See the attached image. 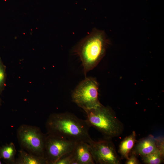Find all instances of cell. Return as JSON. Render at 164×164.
I'll list each match as a JSON object with an SVG mask.
<instances>
[{
	"label": "cell",
	"instance_id": "6da1fadb",
	"mask_svg": "<svg viewBox=\"0 0 164 164\" xmlns=\"http://www.w3.org/2000/svg\"><path fill=\"white\" fill-rule=\"evenodd\" d=\"M47 134L69 140L89 144L93 140L87 121L75 114L65 112L50 114L46 123Z\"/></svg>",
	"mask_w": 164,
	"mask_h": 164
},
{
	"label": "cell",
	"instance_id": "7a4b0ae2",
	"mask_svg": "<svg viewBox=\"0 0 164 164\" xmlns=\"http://www.w3.org/2000/svg\"><path fill=\"white\" fill-rule=\"evenodd\" d=\"M109 43L105 32L94 28L76 45L74 52L79 56L85 75L104 56Z\"/></svg>",
	"mask_w": 164,
	"mask_h": 164
},
{
	"label": "cell",
	"instance_id": "3957f363",
	"mask_svg": "<svg viewBox=\"0 0 164 164\" xmlns=\"http://www.w3.org/2000/svg\"><path fill=\"white\" fill-rule=\"evenodd\" d=\"M85 112L86 120L89 126L100 132L104 138L111 139L122 133L124 129L123 124L109 107L102 105Z\"/></svg>",
	"mask_w": 164,
	"mask_h": 164
},
{
	"label": "cell",
	"instance_id": "277c9868",
	"mask_svg": "<svg viewBox=\"0 0 164 164\" xmlns=\"http://www.w3.org/2000/svg\"><path fill=\"white\" fill-rule=\"evenodd\" d=\"M47 135L36 126L23 124L17 131V137L21 149L36 156L44 158Z\"/></svg>",
	"mask_w": 164,
	"mask_h": 164
},
{
	"label": "cell",
	"instance_id": "5b68a950",
	"mask_svg": "<svg viewBox=\"0 0 164 164\" xmlns=\"http://www.w3.org/2000/svg\"><path fill=\"white\" fill-rule=\"evenodd\" d=\"M98 88L95 78L86 77L73 91L72 100L85 111L97 108L102 105L98 98Z\"/></svg>",
	"mask_w": 164,
	"mask_h": 164
},
{
	"label": "cell",
	"instance_id": "8992f818",
	"mask_svg": "<svg viewBox=\"0 0 164 164\" xmlns=\"http://www.w3.org/2000/svg\"><path fill=\"white\" fill-rule=\"evenodd\" d=\"M95 162L99 164H120L121 159L111 139L92 140L89 144Z\"/></svg>",
	"mask_w": 164,
	"mask_h": 164
},
{
	"label": "cell",
	"instance_id": "52a82bcc",
	"mask_svg": "<svg viewBox=\"0 0 164 164\" xmlns=\"http://www.w3.org/2000/svg\"><path fill=\"white\" fill-rule=\"evenodd\" d=\"M77 142L47 134L44 153L47 164H55L63 156L71 152Z\"/></svg>",
	"mask_w": 164,
	"mask_h": 164
},
{
	"label": "cell",
	"instance_id": "ba28073f",
	"mask_svg": "<svg viewBox=\"0 0 164 164\" xmlns=\"http://www.w3.org/2000/svg\"><path fill=\"white\" fill-rule=\"evenodd\" d=\"M72 153L75 164H94L89 144L83 141L77 142Z\"/></svg>",
	"mask_w": 164,
	"mask_h": 164
},
{
	"label": "cell",
	"instance_id": "9c48e42d",
	"mask_svg": "<svg viewBox=\"0 0 164 164\" xmlns=\"http://www.w3.org/2000/svg\"><path fill=\"white\" fill-rule=\"evenodd\" d=\"M158 149L162 151L158 148L156 138L150 135L140 140L132 152L142 158Z\"/></svg>",
	"mask_w": 164,
	"mask_h": 164
},
{
	"label": "cell",
	"instance_id": "30bf717a",
	"mask_svg": "<svg viewBox=\"0 0 164 164\" xmlns=\"http://www.w3.org/2000/svg\"><path fill=\"white\" fill-rule=\"evenodd\" d=\"M136 133L133 131L132 133L126 137L121 142L118 152L123 159H127L131 153L136 141Z\"/></svg>",
	"mask_w": 164,
	"mask_h": 164
},
{
	"label": "cell",
	"instance_id": "8fae6325",
	"mask_svg": "<svg viewBox=\"0 0 164 164\" xmlns=\"http://www.w3.org/2000/svg\"><path fill=\"white\" fill-rule=\"evenodd\" d=\"M15 164H47V163L44 158L35 155L21 149Z\"/></svg>",
	"mask_w": 164,
	"mask_h": 164
},
{
	"label": "cell",
	"instance_id": "7c38bea8",
	"mask_svg": "<svg viewBox=\"0 0 164 164\" xmlns=\"http://www.w3.org/2000/svg\"><path fill=\"white\" fill-rule=\"evenodd\" d=\"M16 152L15 147L13 143L4 146L0 149L1 157L11 164H15Z\"/></svg>",
	"mask_w": 164,
	"mask_h": 164
},
{
	"label": "cell",
	"instance_id": "4fadbf2b",
	"mask_svg": "<svg viewBox=\"0 0 164 164\" xmlns=\"http://www.w3.org/2000/svg\"><path fill=\"white\" fill-rule=\"evenodd\" d=\"M164 151L158 149L142 158L143 162L146 164H160L164 161Z\"/></svg>",
	"mask_w": 164,
	"mask_h": 164
},
{
	"label": "cell",
	"instance_id": "5bb4252c",
	"mask_svg": "<svg viewBox=\"0 0 164 164\" xmlns=\"http://www.w3.org/2000/svg\"><path fill=\"white\" fill-rule=\"evenodd\" d=\"M72 151L63 156L55 164H75Z\"/></svg>",
	"mask_w": 164,
	"mask_h": 164
},
{
	"label": "cell",
	"instance_id": "9a60e30c",
	"mask_svg": "<svg viewBox=\"0 0 164 164\" xmlns=\"http://www.w3.org/2000/svg\"><path fill=\"white\" fill-rule=\"evenodd\" d=\"M5 67L0 58V93L4 89L6 80Z\"/></svg>",
	"mask_w": 164,
	"mask_h": 164
},
{
	"label": "cell",
	"instance_id": "2e32d148",
	"mask_svg": "<svg viewBox=\"0 0 164 164\" xmlns=\"http://www.w3.org/2000/svg\"><path fill=\"white\" fill-rule=\"evenodd\" d=\"M137 155L132 152L128 158L126 159L125 162L126 164H139L140 163L137 159Z\"/></svg>",
	"mask_w": 164,
	"mask_h": 164
},
{
	"label": "cell",
	"instance_id": "e0dca14e",
	"mask_svg": "<svg viewBox=\"0 0 164 164\" xmlns=\"http://www.w3.org/2000/svg\"><path fill=\"white\" fill-rule=\"evenodd\" d=\"M2 163L1 162L0 160V164H1Z\"/></svg>",
	"mask_w": 164,
	"mask_h": 164
}]
</instances>
